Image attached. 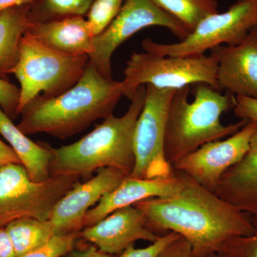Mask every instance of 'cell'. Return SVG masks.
Listing matches in <instances>:
<instances>
[{"label":"cell","instance_id":"cb8c5ba5","mask_svg":"<svg viewBox=\"0 0 257 257\" xmlns=\"http://www.w3.org/2000/svg\"><path fill=\"white\" fill-rule=\"evenodd\" d=\"M254 231L248 236L232 238L216 253L218 257H257V216H251Z\"/></svg>","mask_w":257,"mask_h":257},{"label":"cell","instance_id":"7a4b0ae2","mask_svg":"<svg viewBox=\"0 0 257 257\" xmlns=\"http://www.w3.org/2000/svg\"><path fill=\"white\" fill-rule=\"evenodd\" d=\"M123 95L121 81L106 78L88 62L81 78L68 90L30 101L20 112L18 127L26 135L43 133L65 140L113 114Z\"/></svg>","mask_w":257,"mask_h":257},{"label":"cell","instance_id":"83f0119b","mask_svg":"<svg viewBox=\"0 0 257 257\" xmlns=\"http://www.w3.org/2000/svg\"><path fill=\"white\" fill-rule=\"evenodd\" d=\"M234 115L240 119L257 124V99L243 96H235Z\"/></svg>","mask_w":257,"mask_h":257},{"label":"cell","instance_id":"6da1fadb","mask_svg":"<svg viewBox=\"0 0 257 257\" xmlns=\"http://www.w3.org/2000/svg\"><path fill=\"white\" fill-rule=\"evenodd\" d=\"M182 174L183 186L174 195L134 204L143 211L149 229L158 236L173 231L183 236L195 256L216 253L232 238L252 234L251 215Z\"/></svg>","mask_w":257,"mask_h":257},{"label":"cell","instance_id":"8fae6325","mask_svg":"<svg viewBox=\"0 0 257 257\" xmlns=\"http://www.w3.org/2000/svg\"><path fill=\"white\" fill-rule=\"evenodd\" d=\"M256 126V123L248 121L234 135L204 144L176 162L172 167L215 194L221 176L246 155Z\"/></svg>","mask_w":257,"mask_h":257},{"label":"cell","instance_id":"ac0fdd59","mask_svg":"<svg viewBox=\"0 0 257 257\" xmlns=\"http://www.w3.org/2000/svg\"><path fill=\"white\" fill-rule=\"evenodd\" d=\"M0 135L10 144L19 160L35 182H46L51 177L52 153L50 147L37 144L14 124L0 106Z\"/></svg>","mask_w":257,"mask_h":257},{"label":"cell","instance_id":"8992f818","mask_svg":"<svg viewBox=\"0 0 257 257\" xmlns=\"http://www.w3.org/2000/svg\"><path fill=\"white\" fill-rule=\"evenodd\" d=\"M216 72L217 61L210 53L179 57L133 52L123 72V94L131 100L138 88L147 84L178 89L202 83L221 91Z\"/></svg>","mask_w":257,"mask_h":257},{"label":"cell","instance_id":"2e32d148","mask_svg":"<svg viewBox=\"0 0 257 257\" xmlns=\"http://www.w3.org/2000/svg\"><path fill=\"white\" fill-rule=\"evenodd\" d=\"M215 194L243 212L257 216V126L246 155L221 176Z\"/></svg>","mask_w":257,"mask_h":257},{"label":"cell","instance_id":"1f68e13d","mask_svg":"<svg viewBox=\"0 0 257 257\" xmlns=\"http://www.w3.org/2000/svg\"><path fill=\"white\" fill-rule=\"evenodd\" d=\"M0 257H16L6 229L0 227Z\"/></svg>","mask_w":257,"mask_h":257},{"label":"cell","instance_id":"e0dca14e","mask_svg":"<svg viewBox=\"0 0 257 257\" xmlns=\"http://www.w3.org/2000/svg\"><path fill=\"white\" fill-rule=\"evenodd\" d=\"M28 32L42 44L64 55H89L94 35L84 17H69L29 24Z\"/></svg>","mask_w":257,"mask_h":257},{"label":"cell","instance_id":"d4e9b609","mask_svg":"<svg viewBox=\"0 0 257 257\" xmlns=\"http://www.w3.org/2000/svg\"><path fill=\"white\" fill-rule=\"evenodd\" d=\"M79 233L55 235L43 246L19 257H60L73 249Z\"/></svg>","mask_w":257,"mask_h":257},{"label":"cell","instance_id":"ffe728a7","mask_svg":"<svg viewBox=\"0 0 257 257\" xmlns=\"http://www.w3.org/2000/svg\"><path fill=\"white\" fill-rule=\"evenodd\" d=\"M5 228L16 257L43 246L55 235L50 221L33 217L20 218L12 221Z\"/></svg>","mask_w":257,"mask_h":257},{"label":"cell","instance_id":"44dd1931","mask_svg":"<svg viewBox=\"0 0 257 257\" xmlns=\"http://www.w3.org/2000/svg\"><path fill=\"white\" fill-rule=\"evenodd\" d=\"M161 10L182 24L189 34L207 17L219 13L216 0H152Z\"/></svg>","mask_w":257,"mask_h":257},{"label":"cell","instance_id":"9a60e30c","mask_svg":"<svg viewBox=\"0 0 257 257\" xmlns=\"http://www.w3.org/2000/svg\"><path fill=\"white\" fill-rule=\"evenodd\" d=\"M183 174L173 168L172 175L155 179L127 177L114 190L106 193L84 216L83 229L95 224L114 211L150 198L167 197L179 192Z\"/></svg>","mask_w":257,"mask_h":257},{"label":"cell","instance_id":"4316f807","mask_svg":"<svg viewBox=\"0 0 257 257\" xmlns=\"http://www.w3.org/2000/svg\"><path fill=\"white\" fill-rule=\"evenodd\" d=\"M20 89L0 77V106L9 117L18 114Z\"/></svg>","mask_w":257,"mask_h":257},{"label":"cell","instance_id":"7c38bea8","mask_svg":"<svg viewBox=\"0 0 257 257\" xmlns=\"http://www.w3.org/2000/svg\"><path fill=\"white\" fill-rule=\"evenodd\" d=\"M128 176L116 169L105 167L84 183L76 184L56 204L50 219L55 235L79 233L84 216L106 193L118 187Z\"/></svg>","mask_w":257,"mask_h":257},{"label":"cell","instance_id":"277c9868","mask_svg":"<svg viewBox=\"0 0 257 257\" xmlns=\"http://www.w3.org/2000/svg\"><path fill=\"white\" fill-rule=\"evenodd\" d=\"M191 86L177 89L169 109L164 140L166 160L171 165L195 151L204 144L234 135L246 120L229 125L221 124V116L233 110L235 96L207 84H194V99L189 101Z\"/></svg>","mask_w":257,"mask_h":257},{"label":"cell","instance_id":"5b68a950","mask_svg":"<svg viewBox=\"0 0 257 257\" xmlns=\"http://www.w3.org/2000/svg\"><path fill=\"white\" fill-rule=\"evenodd\" d=\"M89 60V55H67L51 50L27 30L20 43L18 63L12 72L20 84L18 114L41 93L55 97L73 87Z\"/></svg>","mask_w":257,"mask_h":257},{"label":"cell","instance_id":"52a82bcc","mask_svg":"<svg viewBox=\"0 0 257 257\" xmlns=\"http://www.w3.org/2000/svg\"><path fill=\"white\" fill-rule=\"evenodd\" d=\"M79 180L74 176L59 175L35 182L21 164L3 166L0 168V227L20 218L49 220L56 204Z\"/></svg>","mask_w":257,"mask_h":257},{"label":"cell","instance_id":"3957f363","mask_svg":"<svg viewBox=\"0 0 257 257\" xmlns=\"http://www.w3.org/2000/svg\"><path fill=\"white\" fill-rule=\"evenodd\" d=\"M145 94L146 86H141L122 116L110 115L75 143L58 148L50 147L51 176L88 179L100 169L111 167L130 177L135 165L134 133Z\"/></svg>","mask_w":257,"mask_h":257},{"label":"cell","instance_id":"4dcf8cb0","mask_svg":"<svg viewBox=\"0 0 257 257\" xmlns=\"http://www.w3.org/2000/svg\"><path fill=\"white\" fill-rule=\"evenodd\" d=\"M11 163L21 164V162L12 147L0 140V168Z\"/></svg>","mask_w":257,"mask_h":257},{"label":"cell","instance_id":"e575fe53","mask_svg":"<svg viewBox=\"0 0 257 257\" xmlns=\"http://www.w3.org/2000/svg\"><path fill=\"white\" fill-rule=\"evenodd\" d=\"M192 257H197V256H192Z\"/></svg>","mask_w":257,"mask_h":257},{"label":"cell","instance_id":"5bb4252c","mask_svg":"<svg viewBox=\"0 0 257 257\" xmlns=\"http://www.w3.org/2000/svg\"><path fill=\"white\" fill-rule=\"evenodd\" d=\"M217 61L218 85L234 96L257 99V26L236 45H220L209 51Z\"/></svg>","mask_w":257,"mask_h":257},{"label":"cell","instance_id":"f1b7e54d","mask_svg":"<svg viewBox=\"0 0 257 257\" xmlns=\"http://www.w3.org/2000/svg\"><path fill=\"white\" fill-rule=\"evenodd\" d=\"M192 246L183 236L170 243L158 257H192Z\"/></svg>","mask_w":257,"mask_h":257},{"label":"cell","instance_id":"d6a6232c","mask_svg":"<svg viewBox=\"0 0 257 257\" xmlns=\"http://www.w3.org/2000/svg\"><path fill=\"white\" fill-rule=\"evenodd\" d=\"M34 1L35 0H0V12L9 8L31 5Z\"/></svg>","mask_w":257,"mask_h":257},{"label":"cell","instance_id":"30bf717a","mask_svg":"<svg viewBox=\"0 0 257 257\" xmlns=\"http://www.w3.org/2000/svg\"><path fill=\"white\" fill-rule=\"evenodd\" d=\"M145 86V103L134 133L135 168L130 177H168L173 172V167L166 160L164 140L171 101L177 89Z\"/></svg>","mask_w":257,"mask_h":257},{"label":"cell","instance_id":"603a6c76","mask_svg":"<svg viewBox=\"0 0 257 257\" xmlns=\"http://www.w3.org/2000/svg\"><path fill=\"white\" fill-rule=\"evenodd\" d=\"M125 0H94L87 15L93 35H99L112 22Z\"/></svg>","mask_w":257,"mask_h":257},{"label":"cell","instance_id":"d6986e66","mask_svg":"<svg viewBox=\"0 0 257 257\" xmlns=\"http://www.w3.org/2000/svg\"><path fill=\"white\" fill-rule=\"evenodd\" d=\"M31 5L0 12V77L11 74L20 57V43L29 27Z\"/></svg>","mask_w":257,"mask_h":257},{"label":"cell","instance_id":"9c48e42d","mask_svg":"<svg viewBox=\"0 0 257 257\" xmlns=\"http://www.w3.org/2000/svg\"><path fill=\"white\" fill-rule=\"evenodd\" d=\"M162 27L170 30L179 41L189 35L182 24L161 10L152 0H125L116 18L93 38L89 62L106 77H111V57L118 47L143 29Z\"/></svg>","mask_w":257,"mask_h":257},{"label":"cell","instance_id":"484cf974","mask_svg":"<svg viewBox=\"0 0 257 257\" xmlns=\"http://www.w3.org/2000/svg\"><path fill=\"white\" fill-rule=\"evenodd\" d=\"M180 235L170 231L167 234L159 236L158 239L145 248H136L133 245L128 246L116 257H158L162 251L170 243L175 241Z\"/></svg>","mask_w":257,"mask_h":257},{"label":"cell","instance_id":"836d02e7","mask_svg":"<svg viewBox=\"0 0 257 257\" xmlns=\"http://www.w3.org/2000/svg\"><path fill=\"white\" fill-rule=\"evenodd\" d=\"M197 257H218L217 254L215 253H208V254L204 255V256H197Z\"/></svg>","mask_w":257,"mask_h":257},{"label":"cell","instance_id":"7402d4cb","mask_svg":"<svg viewBox=\"0 0 257 257\" xmlns=\"http://www.w3.org/2000/svg\"><path fill=\"white\" fill-rule=\"evenodd\" d=\"M94 0H35L29 11V23H45L69 17L87 15Z\"/></svg>","mask_w":257,"mask_h":257},{"label":"cell","instance_id":"f546056e","mask_svg":"<svg viewBox=\"0 0 257 257\" xmlns=\"http://www.w3.org/2000/svg\"><path fill=\"white\" fill-rule=\"evenodd\" d=\"M60 257H116L114 255L101 252L94 245H90L82 249H73Z\"/></svg>","mask_w":257,"mask_h":257},{"label":"cell","instance_id":"4fadbf2b","mask_svg":"<svg viewBox=\"0 0 257 257\" xmlns=\"http://www.w3.org/2000/svg\"><path fill=\"white\" fill-rule=\"evenodd\" d=\"M79 235L101 252L114 256L139 240L153 243L159 237L149 229L143 211L134 205L114 211L95 224L81 230Z\"/></svg>","mask_w":257,"mask_h":257},{"label":"cell","instance_id":"ba28073f","mask_svg":"<svg viewBox=\"0 0 257 257\" xmlns=\"http://www.w3.org/2000/svg\"><path fill=\"white\" fill-rule=\"evenodd\" d=\"M257 26V0H236L224 13L202 20L183 40L161 44L150 38L142 42L145 52L161 56L188 57L204 55L220 45H239Z\"/></svg>","mask_w":257,"mask_h":257}]
</instances>
